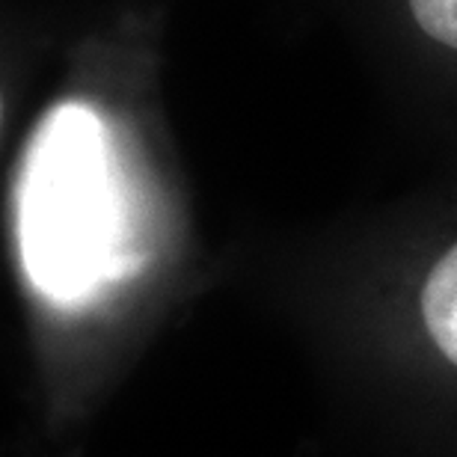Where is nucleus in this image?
Returning a JSON list of instances; mask_svg holds the SVG:
<instances>
[{"instance_id": "f257e3e1", "label": "nucleus", "mask_w": 457, "mask_h": 457, "mask_svg": "<svg viewBox=\"0 0 457 457\" xmlns=\"http://www.w3.org/2000/svg\"><path fill=\"white\" fill-rule=\"evenodd\" d=\"M18 253L45 297L75 303L131 262V217L104 122L87 104L45 116L15 196Z\"/></svg>"}, {"instance_id": "f03ea898", "label": "nucleus", "mask_w": 457, "mask_h": 457, "mask_svg": "<svg viewBox=\"0 0 457 457\" xmlns=\"http://www.w3.org/2000/svg\"><path fill=\"white\" fill-rule=\"evenodd\" d=\"M422 318L434 345L457 365V244L428 273L422 288Z\"/></svg>"}, {"instance_id": "7ed1b4c3", "label": "nucleus", "mask_w": 457, "mask_h": 457, "mask_svg": "<svg viewBox=\"0 0 457 457\" xmlns=\"http://www.w3.org/2000/svg\"><path fill=\"white\" fill-rule=\"evenodd\" d=\"M416 24L445 48H457V0H410Z\"/></svg>"}]
</instances>
